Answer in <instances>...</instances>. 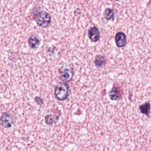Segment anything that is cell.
I'll use <instances>...</instances> for the list:
<instances>
[{
	"label": "cell",
	"instance_id": "obj_6",
	"mask_svg": "<svg viewBox=\"0 0 151 151\" xmlns=\"http://www.w3.org/2000/svg\"><path fill=\"white\" fill-rule=\"evenodd\" d=\"M88 38L92 42H96L99 40L100 34L98 28L96 27H93L89 29L88 31Z\"/></svg>",
	"mask_w": 151,
	"mask_h": 151
},
{
	"label": "cell",
	"instance_id": "obj_9",
	"mask_svg": "<svg viewBox=\"0 0 151 151\" xmlns=\"http://www.w3.org/2000/svg\"><path fill=\"white\" fill-rule=\"evenodd\" d=\"M106 59L103 55H97L96 56L94 63L97 67H101L106 64Z\"/></svg>",
	"mask_w": 151,
	"mask_h": 151
},
{
	"label": "cell",
	"instance_id": "obj_13",
	"mask_svg": "<svg viewBox=\"0 0 151 151\" xmlns=\"http://www.w3.org/2000/svg\"><path fill=\"white\" fill-rule=\"evenodd\" d=\"M34 99H35V102H36L38 104H39V105H42V104H43V100H42V98H41V97H35Z\"/></svg>",
	"mask_w": 151,
	"mask_h": 151
},
{
	"label": "cell",
	"instance_id": "obj_3",
	"mask_svg": "<svg viewBox=\"0 0 151 151\" xmlns=\"http://www.w3.org/2000/svg\"><path fill=\"white\" fill-rule=\"evenodd\" d=\"M74 76V70L72 68L63 67L59 69V78L64 82L70 81Z\"/></svg>",
	"mask_w": 151,
	"mask_h": 151
},
{
	"label": "cell",
	"instance_id": "obj_10",
	"mask_svg": "<svg viewBox=\"0 0 151 151\" xmlns=\"http://www.w3.org/2000/svg\"><path fill=\"white\" fill-rule=\"evenodd\" d=\"M58 120V117L53 114H47L45 116V122L47 125H52L56 123Z\"/></svg>",
	"mask_w": 151,
	"mask_h": 151
},
{
	"label": "cell",
	"instance_id": "obj_11",
	"mask_svg": "<svg viewBox=\"0 0 151 151\" xmlns=\"http://www.w3.org/2000/svg\"><path fill=\"white\" fill-rule=\"evenodd\" d=\"M150 105L149 102L145 103L144 104H141L139 106V110L141 113L143 114H146V116L149 115L150 112Z\"/></svg>",
	"mask_w": 151,
	"mask_h": 151
},
{
	"label": "cell",
	"instance_id": "obj_2",
	"mask_svg": "<svg viewBox=\"0 0 151 151\" xmlns=\"http://www.w3.org/2000/svg\"><path fill=\"white\" fill-rule=\"evenodd\" d=\"M51 20L50 15L44 11L39 12L35 17V21L37 25L42 28L47 27L50 24Z\"/></svg>",
	"mask_w": 151,
	"mask_h": 151
},
{
	"label": "cell",
	"instance_id": "obj_1",
	"mask_svg": "<svg viewBox=\"0 0 151 151\" xmlns=\"http://www.w3.org/2000/svg\"><path fill=\"white\" fill-rule=\"evenodd\" d=\"M69 94V85L67 83L61 81L58 83L54 89V94L60 101L65 100Z\"/></svg>",
	"mask_w": 151,
	"mask_h": 151
},
{
	"label": "cell",
	"instance_id": "obj_14",
	"mask_svg": "<svg viewBox=\"0 0 151 151\" xmlns=\"http://www.w3.org/2000/svg\"><path fill=\"white\" fill-rule=\"evenodd\" d=\"M114 1H119V0H114Z\"/></svg>",
	"mask_w": 151,
	"mask_h": 151
},
{
	"label": "cell",
	"instance_id": "obj_8",
	"mask_svg": "<svg viewBox=\"0 0 151 151\" xmlns=\"http://www.w3.org/2000/svg\"><path fill=\"white\" fill-rule=\"evenodd\" d=\"M28 44L31 48L35 49L40 44V39L36 35H31L28 39Z\"/></svg>",
	"mask_w": 151,
	"mask_h": 151
},
{
	"label": "cell",
	"instance_id": "obj_12",
	"mask_svg": "<svg viewBox=\"0 0 151 151\" xmlns=\"http://www.w3.org/2000/svg\"><path fill=\"white\" fill-rule=\"evenodd\" d=\"M103 15L104 18L107 21L114 19V13L113 10L111 8H106L104 11Z\"/></svg>",
	"mask_w": 151,
	"mask_h": 151
},
{
	"label": "cell",
	"instance_id": "obj_7",
	"mask_svg": "<svg viewBox=\"0 0 151 151\" xmlns=\"http://www.w3.org/2000/svg\"><path fill=\"white\" fill-rule=\"evenodd\" d=\"M109 96L110 99L113 101H116L120 99L121 92L118 87H113L109 93Z\"/></svg>",
	"mask_w": 151,
	"mask_h": 151
},
{
	"label": "cell",
	"instance_id": "obj_5",
	"mask_svg": "<svg viewBox=\"0 0 151 151\" xmlns=\"http://www.w3.org/2000/svg\"><path fill=\"white\" fill-rule=\"evenodd\" d=\"M115 42L116 45L119 47H123L127 44L126 36L123 32H118L115 35Z\"/></svg>",
	"mask_w": 151,
	"mask_h": 151
},
{
	"label": "cell",
	"instance_id": "obj_4",
	"mask_svg": "<svg viewBox=\"0 0 151 151\" xmlns=\"http://www.w3.org/2000/svg\"><path fill=\"white\" fill-rule=\"evenodd\" d=\"M14 123L13 116L9 112L2 113L0 116V124L4 128L9 129L12 127Z\"/></svg>",
	"mask_w": 151,
	"mask_h": 151
}]
</instances>
